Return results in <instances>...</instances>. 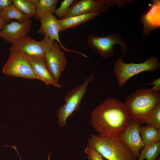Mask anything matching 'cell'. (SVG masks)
Segmentation results:
<instances>
[{
  "label": "cell",
  "mask_w": 160,
  "mask_h": 160,
  "mask_svg": "<svg viewBox=\"0 0 160 160\" xmlns=\"http://www.w3.org/2000/svg\"><path fill=\"white\" fill-rule=\"evenodd\" d=\"M91 116V125L103 137H119L130 120L124 104L113 98L97 106Z\"/></svg>",
  "instance_id": "1"
},
{
  "label": "cell",
  "mask_w": 160,
  "mask_h": 160,
  "mask_svg": "<svg viewBox=\"0 0 160 160\" xmlns=\"http://www.w3.org/2000/svg\"><path fill=\"white\" fill-rule=\"evenodd\" d=\"M159 103L160 91L141 88L127 96L124 104L130 120L141 125L145 123L151 111Z\"/></svg>",
  "instance_id": "2"
},
{
  "label": "cell",
  "mask_w": 160,
  "mask_h": 160,
  "mask_svg": "<svg viewBox=\"0 0 160 160\" xmlns=\"http://www.w3.org/2000/svg\"><path fill=\"white\" fill-rule=\"evenodd\" d=\"M88 146L100 152L107 160H137V158L119 137L92 135Z\"/></svg>",
  "instance_id": "3"
},
{
  "label": "cell",
  "mask_w": 160,
  "mask_h": 160,
  "mask_svg": "<svg viewBox=\"0 0 160 160\" xmlns=\"http://www.w3.org/2000/svg\"><path fill=\"white\" fill-rule=\"evenodd\" d=\"M160 67V63L156 57H151L143 63H126L119 58L115 62L113 71L119 86L123 85L132 76L144 71H154Z\"/></svg>",
  "instance_id": "4"
},
{
  "label": "cell",
  "mask_w": 160,
  "mask_h": 160,
  "mask_svg": "<svg viewBox=\"0 0 160 160\" xmlns=\"http://www.w3.org/2000/svg\"><path fill=\"white\" fill-rule=\"evenodd\" d=\"M87 40L88 46L105 59L113 55L115 44L119 45L122 49V59L128 49L126 42L117 33L103 37L90 34L87 36Z\"/></svg>",
  "instance_id": "5"
},
{
  "label": "cell",
  "mask_w": 160,
  "mask_h": 160,
  "mask_svg": "<svg viewBox=\"0 0 160 160\" xmlns=\"http://www.w3.org/2000/svg\"><path fill=\"white\" fill-rule=\"evenodd\" d=\"M94 76L93 73L89 76L83 84L75 87L65 97V103L57 112V122L59 126L65 125L68 118L74 111H79L81 102L86 92L88 84L92 81Z\"/></svg>",
  "instance_id": "6"
},
{
  "label": "cell",
  "mask_w": 160,
  "mask_h": 160,
  "mask_svg": "<svg viewBox=\"0 0 160 160\" xmlns=\"http://www.w3.org/2000/svg\"><path fill=\"white\" fill-rule=\"evenodd\" d=\"M2 72L10 76L36 79L27 55L20 50L11 48L10 56L2 68Z\"/></svg>",
  "instance_id": "7"
},
{
  "label": "cell",
  "mask_w": 160,
  "mask_h": 160,
  "mask_svg": "<svg viewBox=\"0 0 160 160\" xmlns=\"http://www.w3.org/2000/svg\"><path fill=\"white\" fill-rule=\"evenodd\" d=\"M44 36L42 41H37L26 35L12 43L11 48L20 50L27 56L44 57L55 42L47 36Z\"/></svg>",
  "instance_id": "8"
},
{
  "label": "cell",
  "mask_w": 160,
  "mask_h": 160,
  "mask_svg": "<svg viewBox=\"0 0 160 160\" xmlns=\"http://www.w3.org/2000/svg\"><path fill=\"white\" fill-rule=\"evenodd\" d=\"M44 57L49 71L55 80L58 82L66 64L67 58L57 42H54Z\"/></svg>",
  "instance_id": "9"
},
{
  "label": "cell",
  "mask_w": 160,
  "mask_h": 160,
  "mask_svg": "<svg viewBox=\"0 0 160 160\" xmlns=\"http://www.w3.org/2000/svg\"><path fill=\"white\" fill-rule=\"evenodd\" d=\"M41 26L37 31L39 34H43L49 37L52 40L56 41L61 49L68 52H73L81 55L84 57L85 55L77 51L66 48L62 44L60 40L59 33L60 32L58 20L52 14L42 16L40 18Z\"/></svg>",
  "instance_id": "10"
},
{
  "label": "cell",
  "mask_w": 160,
  "mask_h": 160,
  "mask_svg": "<svg viewBox=\"0 0 160 160\" xmlns=\"http://www.w3.org/2000/svg\"><path fill=\"white\" fill-rule=\"evenodd\" d=\"M140 125L131 120L123 133L119 137L137 158L140 155V149L144 146L140 135Z\"/></svg>",
  "instance_id": "11"
},
{
  "label": "cell",
  "mask_w": 160,
  "mask_h": 160,
  "mask_svg": "<svg viewBox=\"0 0 160 160\" xmlns=\"http://www.w3.org/2000/svg\"><path fill=\"white\" fill-rule=\"evenodd\" d=\"M109 7L102 0H74L65 17L94 12H107Z\"/></svg>",
  "instance_id": "12"
},
{
  "label": "cell",
  "mask_w": 160,
  "mask_h": 160,
  "mask_svg": "<svg viewBox=\"0 0 160 160\" xmlns=\"http://www.w3.org/2000/svg\"><path fill=\"white\" fill-rule=\"evenodd\" d=\"M32 21L29 19L23 23L17 21L7 23L1 30L0 37L12 43L25 37L30 31Z\"/></svg>",
  "instance_id": "13"
},
{
  "label": "cell",
  "mask_w": 160,
  "mask_h": 160,
  "mask_svg": "<svg viewBox=\"0 0 160 160\" xmlns=\"http://www.w3.org/2000/svg\"><path fill=\"white\" fill-rule=\"evenodd\" d=\"M151 1L150 7L140 17V21L143 25V36H148L151 31L160 27V0Z\"/></svg>",
  "instance_id": "14"
},
{
  "label": "cell",
  "mask_w": 160,
  "mask_h": 160,
  "mask_svg": "<svg viewBox=\"0 0 160 160\" xmlns=\"http://www.w3.org/2000/svg\"><path fill=\"white\" fill-rule=\"evenodd\" d=\"M27 56L36 79L41 80L47 85H51L59 88L61 87L58 82L55 80L49 71L44 57Z\"/></svg>",
  "instance_id": "15"
},
{
  "label": "cell",
  "mask_w": 160,
  "mask_h": 160,
  "mask_svg": "<svg viewBox=\"0 0 160 160\" xmlns=\"http://www.w3.org/2000/svg\"><path fill=\"white\" fill-rule=\"evenodd\" d=\"M101 13L100 12H94L64 17L58 20L60 32L64 31L68 28H75L97 17Z\"/></svg>",
  "instance_id": "16"
},
{
  "label": "cell",
  "mask_w": 160,
  "mask_h": 160,
  "mask_svg": "<svg viewBox=\"0 0 160 160\" xmlns=\"http://www.w3.org/2000/svg\"><path fill=\"white\" fill-rule=\"evenodd\" d=\"M140 133L144 146L160 142V129L149 125L140 127Z\"/></svg>",
  "instance_id": "17"
},
{
  "label": "cell",
  "mask_w": 160,
  "mask_h": 160,
  "mask_svg": "<svg viewBox=\"0 0 160 160\" xmlns=\"http://www.w3.org/2000/svg\"><path fill=\"white\" fill-rule=\"evenodd\" d=\"M58 0H40L36 7L34 16L36 20L42 16L55 13Z\"/></svg>",
  "instance_id": "18"
},
{
  "label": "cell",
  "mask_w": 160,
  "mask_h": 160,
  "mask_svg": "<svg viewBox=\"0 0 160 160\" xmlns=\"http://www.w3.org/2000/svg\"><path fill=\"white\" fill-rule=\"evenodd\" d=\"M0 15L6 24L12 19H16L21 23L25 22L29 19L13 4L4 10L0 11Z\"/></svg>",
  "instance_id": "19"
},
{
  "label": "cell",
  "mask_w": 160,
  "mask_h": 160,
  "mask_svg": "<svg viewBox=\"0 0 160 160\" xmlns=\"http://www.w3.org/2000/svg\"><path fill=\"white\" fill-rule=\"evenodd\" d=\"M160 153V142L144 146L138 160H155Z\"/></svg>",
  "instance_id": "20"
},
{
  "label": "cell",
  "mask_w": 160,
  "mask_h": 160,
  "mask_svg": "<svg viewBox=\"0 0 160 160\" xmlns=\"http://www.w3.org/2000/svg\"><path fill=\"white\" fill-rule=\"evenodd\" d=\"M12 4L20 11L30 19L34 17L36 8L28 1V0H13Z\"/></svg>",
  "instance_id": "21"
},
{
  "label": "cell",
  "mask_w": 160,
  "mask_h": 160,
  "mask_svg": "<svg viewBox=\"0 0 160 160\" xmlns=\"http://www.w3.org/2000/svg\"><path fill=\"white\" fill-rule=\"evenodd\" d=\"M145 123L148 125L160 129V103L151 111L148 115Z\"/></svg>",
  "instance_id": "22"
},
{
  "label": "cell",
  "mask_w": 160,
  "mask_h": 160,
  "mask_svg": "<svg viewBox=\"0 0 160 160\" xmlns=\"http://www.w3.org/2000/svg\"><path fill=\"white\" fill-rule=\"evenodd\" d=\"M74 0H64L61 2L60 6L56 9L55 13L60 19L66 16L69 8Z\"/></svg>",
  "instance_id": "23"
},
{
  "label": "cell",
  "mask_w": 160,
  "mask_h": 160,
  "mask_svg": "<svg viewBox=\"0 0 160 160\" xmlns=\"http://www.w3.org/2000/svg\"><path fill=\"white\" fill-rule=\"evenodd\" d=\"M84 152L88 155L92 160H104L100 152L88 145L86 147Z\"/></svg>",
  "instance_id": "24"
},
{
  "label": "cell",
  "mask_w": 160,
  "mask_h": 160,
  "mask_svg": "<svg viewBox=\"0 0 160 160\" xmlns=\"http://www.w3.org/2000/svg\"><path fill=\"white\" fill-rule=\"evenodd\" d=\"M102 1L105 5L110 7L111 6L117 5L119 7H124L125 4L127 3H130L133 2V0H102Z\"/></svg>",
  "instance_id": "25"
},
{
  "label": "cell",
  "mask_w": 160,
  "mask_h": 160,
  "mask_svg": "<svg viewBox=\"0 0 160 160\" xmlns=\"http://www.w3.org/2000/svg\"><path fill=\"white\" fill-rule=\"evenodd\" d=\"M153 81L152 83L147 84L149 85L154 84V86L150 89L154 92H158L160 90V78L157 79L153 80Z\"/></svg>",
  "instance_id": "26"
},
{
  "label": "cell",
  "mask_w": 160,
  "mask_h": 160,
  "mask_svg": "<svg viewBox=\"0 0 160 160\" xmlns=\"http://www.w3.org/2000/svg\"><path fill=\"white\" fill-rule=\"evenodd\" d=\"M12 2V0H0V12L7 8Z\"/></svg>",
  "instance_id": "27"
},
{
  "label": "cell",
  "mask_w": 160,
  "mask_h": 160,
  "mask_svg": "<svg viewBox=\"0 0 160 160\" xmlns=\"http://www.w3.org/2000/svg\"><path fill=\"white\" fill-rule=\"evenodd\" d=\"M7 24L4 22L0 15V35L1 30Z\"/></svg>",
  "instance_id": "28"
},
{
  "label": "cell",
  "mask_w": 160,
  "mask_h": 160,
  "mask_svg": "<svg viewBox=\"0 0 160 160\" xmlns=\"http://www.w3.org/2000/svg\"><path fill=\"white\" fill-rule=\"evenodd\" d=\"M28 1L36 8L39 2V0H28Z\"/></svg>",
  "instance_id": "29"
},
{
  "label": "cell",
  "mask_w": 160,
  "mask_h": 160,
  "mask_svg": "<svg viewBox=\"0 0 160 160\" xmlns=\"http://www.w3.org/2000/svg\"><path fill=\"white\" fill-rule=\"evenodd\" d=\"M50 154L49 153V154H48V158L47 160H50L49 157H50Z\"/></svg>",
  "instance_id": "30"
},
{
  "label": "cell",
  "mask_w": 160,
  "mask_h": 160,
  "mask_svg": "<svg viewBox=\"0 0 160 160\" xmlns=\"http://www.w3.org/2000/svg\"><path fill=\"white\" fill-rule=\"evenodd\" d=\"M155 160H160V158H158V159H156Z\"/></svg>",
  "instance_id": "31"
},
{
  "label": "cell",
  "mask_w": 160,
  "mask_h": 160,
  "mask_svg": "<svg viewBox=\"0 0 160 160\" xmlns=\"http://www.w3.org/2000/svg\"><path fill=\"white\" fill-rule=\"evenodd\" d=\"M89 160H91L89 156Z\"/></svg>",
  "instance_id": "32"
}]
</instances>
